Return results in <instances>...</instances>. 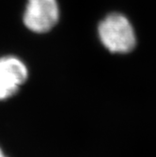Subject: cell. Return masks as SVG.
I'll return each instance as SVG.
<instances>
[{
    "instance_id": "1",
    "label": "cell",
    "mask_w": 156,
    "mask_h": 157,
    "mask_svg": "<svg viewBox=\"0 0 156 157\" xmlns=\"http://www.w3.org/2000/svg\"><path fill=\"white\" fill-rule=\"evenodd\" d=\"M99 37L112 53H128L135 46L134 28L125 16L112 13L99 25Z\"/></svg>"
},
{
    "instance_id": "2",
    "label": "cell",
    "mask_w": 156,
    "mask_h": 157,
    "mask_svg": "<svg viewBox=\"0 0 156 157\" xmlns=\"http://www.w3.org/2000/svg\"><path fill=\"white\" fill-rule=\"evenodd\" d=\"M59 18V9L56 0H27L24 23L31 31L47 32L55 25Z\"/></svg>"
},
{
    "instance_id": "3",
    "label": "cell",
    "mask_w": 156,
    "mask_h": 157,
    "mask_svg": "<svg viewBox=\"0 0 156 157\" xmlns=\"http://www.w3.org/2000/svg\"><path fill=\"white\" fill-rule=\"evenodd\" d=\"M26 66L15 56L0 59V79L20 87L27 79Z\"/></svg>"
},
{
    "instance_id": "4",
    "label": "cell",
    "mask_w": 156,
    "mask_h": 157,
    "mask_svg": "<svg viewBox=\"0 0 156 157\" xmlns=\"http://www.w3.org/2000/svg\"><path fill=\"white\" fill-rule=\"evenodd\" d=\"M19 90V87L0 79V100H7L12 97Z\"/></svg>"
},
{
    "instance_id": "5",
    "label": "cell",
    "mask_w": 156,
    "mask_h": 157,
    "mask_svg": "<svg viewBox=\"0 0 156 157\" xmlns=\"http://www.w3.org/2000/svg\"><path fill=\"white\" fill-rule=\"evenodd\" d=\"M0 157H7V156H5V154H4V152L2 151V150H1V148H0Z\"/></svg>"
}]
</instances>
